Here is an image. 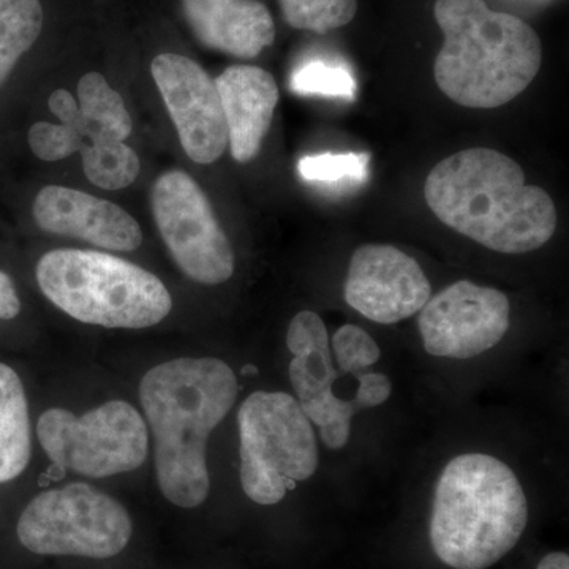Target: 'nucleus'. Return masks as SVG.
Masks as SVG:
<instances>
[{
	"label": "nucleus",
	"instance_id": "nucleus-2",
	"mask_svg": "<svg viewBox=\"0 0 569 569\" xmlns=\"http://www.w3.org/2000/svg\"><path fill=\"white\" fill-rule=\"evenodd\" d=\"M425 197L441 223L493 252H533L556 233L552 198L527 186L520 164L493 149L441 160L427 176Z\"/></svg>",
	"mask_w": 569,
	"mask_h": 569
},
{
	"label": "nucleus",
	"instance_id": "nucleus-8",
	"mask_svg": "<svg viewBox=\"0 0 569 569\" xmlns=\"http://www.w3.org/2000/svg\"><path fill=\"white\" fill-rule=\"evenodd\" d=\"M41 448L54 470L86 478H108L137 470L149 452V429L140 411L111 400L82 417L50 408L37 422Z\"/></svg>",
	"mask_w": 569,
	"mask_h": 569
},
{
	"label": "nucleus",
	"instance_id": "nucleus-27",
	"mask_svg": "<svg viewBox=\"0 0 569 569\" xmlns=\"http://www.w3.org/2000/svg\"><path fill=\"white\" fill-rule=\"evenodd\" d=\"M21 312V301L14 284L6 272L0 271V320H13Z\"/></svg>",
	"mask_w": 569,
	"mask_h": 569
},
{
	"label": "nucleus",
	"instance_id": "nucleus-12",
	"mask_svg": "<svg viewBox=\"0 0 569 569\" xmlns=\"http://www.w3.org/2000/svg\"><path fill=\"white\" fill-rule=\"evenodd\" d=\"M347 305L367 320L396 325L417 316L432 298V284L421 266L397 247H359L348 266Z\"/></svg>",
	"mask_w": 569,
	"mask_h": 569
},
{
	"label": "nucleus",
	"instance_id": "nucleus-22",
	"mask_svg": "<svg viewBox=\"0 0 569 569\" xmlns=\"http://www.w3.org/2000/svg\"><path fill=\"white\" fill-rule=\"evenodd\" d=\"M332 351L337 367L353 377L376 366L381 358V350L373 337L355 325H343L332 337Z\"/></svg>",
	"mask_w": 569,
	"mask_h": 569
},
{
	"label": "nucleus",
	"instance_id": "nucleus-25",
	"mask_svg": "<svg viewBox=\"0 0 569 569\" xmlns=\"http://www.w3.org/2000/svg\"><path fill=\"white\" fill-rule=\"evenodd\" d=\"M84 138L71 126L63 123L37 122L29 130V146L44 162H59L80 152Z\"/></svg>",
	"mask_w": 569,
	"mask_h": 569
},
{
	"label": "nucleus",
	"instance_id": "nucleus-19",
	"mask_svg": "<svg viewBox=\"0 0 569 569\" xmlns=\"http://www.w3.org/2000/svg\"><path fill=\"white\" fill-rule=\"evenodd\" d=\"M43 28L40 0H0V86Z\"/></svg>",
	"mask_w": 569,
	"mask_h": 569
},
{
	"label": "nucleus",
	"instance_id": "nucleus-26",
	"mask_svg": "<svg viewBox=\"0 0 569 569\" xmlns=\"http://www.w3.org/2000/svg\"><path fill=\"white\" fill-rule=\"evenodd\" d=\"M50 110L63 126H71L81 114L80 104L66 89H58L51 93Z\"/></svg>",
	"mask_w": 569,
	"mask_h": 569
},
{
	"label": "nucleus",
	"instance_id": "nucleus-6",
	"mask_svg": "<svg viewBox=\"0 0 569 569\" xmlns=\"http://www.w3.org/2000/svg\"><path fill=\"white\" fill-rule=\"evenodd\" d=\"M238 426L242 490L254 503L277 505L316 475V430L293 396L253 392L239 408Z\"/></svg>",
	"mask_w": 569,
	"mask_h": 569
},
{
	"label": "nucleus",
	"instance_id": "nucleus-13",
	"mask_svg": "<svg viewBox=\"0 0 569 569\" xmlns=\"http://www.w3.org/2000/svg\"><path fill=\"white\" fill-rule=\"evenodd\" d=\"M33 219L48 233L82 239L114 252H133L142 242L140 224L121 206L69 187L41 189Z\"/></svg>",
	"mask_w": 569,
	"mask_h": 569
},
{
	"label": "nucleus",
	"instance_id": "nucleus-16",
	"mask_svg": "<svg viewBox=\"0 0 569 569\" xmlns=\"http://www.w3.org/2000/svg\"><path fill=\"white\" fill-rule=\"evenodd\" d=\"M194 37L211 50L253 59L276 39V24L258 0H182Z\"/></svg>",
	"mask_w": 569,
	"mask_h": 569
},
{
	"label": "nucleus",
	"instance_id": "nucleus-23",
	"mask_svg": "<svg viewBox=\"0 0 569 569\" xmlns=\"http://www.w3.org/2000/svg\"><path fill=\"white\" fill-rule=\"evenodd\" d=\"M291 88L302 96L351 97L355 96L353 77L339 67H329L323 62L307 63L293 74Z\"/></svg>",
	"mask_w": 569,
	"mask_h": 569
},
{
	"label": "nucleus",
	"instance_id": "nucleus-7",
	"mask_svg": "<svg viewBox=\"0 0 569 569\" xmlns=\"http://www.w3.org/2000/svg\"><path fill=\"white\" fill-rule=\"evenodd\" d=\"M18 539L39 556L111 559L129 546L133 523L116 498L86 482L44 490L22 511Z\"/></svg>",
	"mask_w": 569,
	"mask_h": 569
},
{
	"label": "nucleus",
	"instance_id": "nucleus-24",
	"mask_svg": "<svg viewBox=\"0 0 569 569\" xmlns=\"http://www.w3.org/2000/svg\"><path fill=\"white\" fill-rule=\"evenodd\" d=\"M367 163V153H323L299 160L298 170L307 181L335 182L346 178L361 181Z\"/></svg>",
	"mask_w": 569,
	"mask_h": 569
},
{
	"label": "nucleus",
	"instance_id": "nucleus-9",
	"mask_svg": "<svg viewBox=\"0 0 569 569\" xmlns=\"http://www.w3.org/2000/svg\"><path fill=\"white\" fill-rule=\"evenodd\" d=\"M152 211L176 264L194 282L220 284L234 274V253L201 187L168 171L152 190Z\"/></svg>",
	"mask_w": 569,
	"mask_h": 569
},
{
	"label": "nucleus",
	"instance_id": "nucleus-4",
	"mask_svg": "<svg viewBox=\"0 0 569 569\" xmlns=\"http://www.w3.org/2000/svg\"><path fill=\"white\" fill-rule=\"evenodd\" d=\"M529 522V501L518 477L489 455L458 456L438 479L430 545L455 569H486L518 545Z\"/></svg>",
	"mask_w": 569,
	"mask_h": 569
},
{
	"label": "nucleus",
	"instance_id": "nucleus-5",
	"mask_svg": "<svg viewBox=\"0 0 569 569\" xmlns=\"http://www.w3.org/2000/svg\"><path fill=\"white\" fill-rule=\"evenodd\" d=\"M37 282L52 305L86 325L149 328L173 309L170 291L159 277L96 250L48 252L37 266Z\"/></svg>",
	"mask_w": 569,
	"mask_h": 569
},
{
	"label": "nucleus",
	"instance_id": "nucleus-20",
	"mask_svg": "<svg viewBox=\"0 0 569 569\" xmlns=\"http://www.w3.org/2000/svg\"><path fill=\"white\" fill-rule=\"evenodd\" d=\"M80 111L89 126L111 133L118 140L126 141L132 133V119L127 111L121 93L114 91L102 74H84L78 82Z\"/></svg>",
	"mask_w": 569,
	"mask_h": 569
},
{
	"label": "nucleus",
	"instance_id": "nucleus-21",
	"mask_svg": "<svg viewBox=\"0 0 569 569\" xmlns=\"http://www.w3.org/2000/svg\"><path fill=\"white\" fill-rule=\"evenodd\" d=\"M284 21L299 31L328 33L355 20L358 0H279Z\"/></svg>",
	"mask_w": 569,
	"mask_h": 569
},
{
	"label": "nucleus",
	"instance_id": "nucleus-14",
	"mask_svg": "<svg viewBox=\"0 0 569 569\" xmlns=\"http://www.w3.org/2000/svg\"><path fill=\"white\" fill-rule=\"evenodd\" d=\"M287 347L293 355L290 380L299 406L310 422L321 429L342 407V397H337L332 389L340 373L332 362L328 329L321 317L310 310L295 316L288 326Z\"/></svg>",
	"mask_w": 569,
	"mask_h": 569
},
{
	"label": "nucleus",
	"instance_id": "nucleus-29",
	"mask_svg": "<svg viewBox=\"0 0 569 569\" xmlns=\"http://www.w3.org/2000/svg\"><path fill=\"white\" fill-rule=\"evenodd\" d=\"M258 370L254 369L253 366H246L244 369H242V373H257Z\"/></svg>",
	"mask_w": 569,
	"mask_h": 569
},
{
	"label": "nucleus",
	"instance_id": "nucleus-1",
	"mask_svg": "<svg viewBox=\"0 0 569 569\" xmlns=\"http://www.w3.org/2000/svg\"><path fill=\"white\" fill-rule=\"evenodd\" d=\"M238 391L233 369L217 358L173 359L142 377L140 399L153 437L157 482L176 507L197 508L208 498V440Z\"/></svg>",
	"mask_w": 569,
	"mask_h": 569
},
{
	"label": "nucleus",
	"instance_id": "nucleus-11",
	"mask_svg": "<svg viewBox=\"0 0 569 569\" xmlns=\"http://www.w3.org/2000/svg\"><path fill=\"white\" fill-rule=\"evenodd\" d=\"M152 77L187 156L201 164L219 160L228 132L216 81L200 63L171 52L153 59Z\"/></svg>",
	"mask_w": 569,
	"mask_h": 569
},
{
	"label": "nucleus",
	"instance_id": "nucleus-3",
	"mask_svg": "<svg viewBox=\"0 0 569 569\" xmlns=\"http://www.w3.org/2000/svg\"><path fill=\"white\" fill-rule=\"evenodd\" d=\"M433 17L445 37L433 74L452 102L493 110L537 77L541 40L515 14L489 9L485 0H437Z\"/></svg>",
	"mask_w": 569,
	"mask_h": 569
},
{
	"label": "nucleus",
	"instance_id": "nucleus-15",
	"mask_svg": "<svg viewBox=\"0 0 569 569\" xmlns=\"http://www.w3.org/2000/svg\"><path fill=\"white\" fill-rule=\"evenodd\" d=\"M213 81L222 100L231 156L236 162H250L260 152L274 118L277 82L271 73L253 66L228 67Z\"/></svg>",
	"mask_w": 569,
	"mask_h": 569
},
{
	"label": "nucleus",
	"instance_id": "nucleus-10",
	"mask_svg": "<svg viewBox=\"0 0 569 569\" xmlns=\"http://www.w3.org/2000/svg\"><path fill=\"white\" fill-rule=\"evenodd\" d=\"M511 325L508 296L470 280L449 284L419 310L418 328L427 353L470 359L492 350Z\"/></svg>",
	"mask_w": 569,
	"mask_h": 569
},
{
	"label": "nucleus",
	"instance_id": "nucleus-28",
	"mask_svg": "<svg viewBox=\"0 0 569 569\" xmlns=\"http://www.w3.org/2000/svg\"><path fill=\"white\" fill-rule=\"evenodd\" d=\"M537 569H569V557L567 552H552L542 557Z\"/></svg>",
	"mask_w": 569,
	"mask_h": 569
},
{
	"label": "nucleus",
	"instance_id": "nucleus-18",
	"mask_svg": "<svg viewBox=\"0 0 569 569\" xmlns=\"http://www.w3.org/2000/svg\"><path fill=\"white\" fill-rule=\"evenodd\" d=\"M88 138L91 144L82 142L80 152L82 170L93 186L121 190L134 182L141 163L132 148L102 129H93L89 122Z\"/></svg>",
	"mask_w": 569,
	"mask_h": 569
},
{
	"label": "nucleus",
	"instance_id": "nucleus-17",
	"mask_svg": "<svg viewBox=\"0 0 569 569\" xmlns=\"http://www.w3.org/2000/svg\"><path fill=\"white\" fill-rule=\"evenodd\" d=\"M31 456L28 397L18 373L0 362V485L20 477Z\"/></svg>",
	"mask_w": 569,
	"mask_h": 569
}]
</instances>
